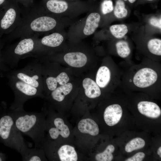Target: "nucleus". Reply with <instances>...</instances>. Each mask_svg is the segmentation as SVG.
Returning a JSON list of instances; mask_svg holds the SVG:
<instances>
[{"mask_svg":"<svg viewBox=\"0 0 161 161\" xmlns=\"http://www.w3.org/2000/svg\"><path fill=\"white\" fill-rule=\"evenodd\" d=\"M21 20L18 26L11 32L0 39V47L17 38L28 36L47 33L69 27L75 18L56 16L47 12L41 4L33 3L21 9Z\"/></svg>","mask_w":161,"mask_h":161,"instance_id":"f257e3e1","label":"nucleus"},{"mask_svg":"<svg viewBox=\"0 0 161 161\" xmlns=\"http://www.w3.org/2000/svg\"><path fill=\"white\" fill-rule=\"evenodd\" d=\"M6 0H0V9Z\"/></svg>","mask_w":161,"mask_h":161,"instance_id":"72a5a7b5","label":"nucleus"},{"mask_svg":"<svg viewBox=\"0 0 161 161\" xmlns=\"http://www.w3.org/2000/svg\"><path fill=\"white\" fill-rule=\"evenodd\" d=\"M64 0L68 1H77L78 0Z\"/></svg>","mask_w":161,"mask_h":161,"instance_id":"c9c22d12","label":"nucleus"},{"mask_svg":"<svg viewBox=\"0 0 161 161\" xmlns=\"http://www.w3.org/2000/svg\"><path fill=\"white\" fill-rule=\"evenodd\" d=\"M5 73L6 75L10 76L37 88L44 94L41 63L37 58L22 69H10Z\"/></svg>","mask_w":161,"mask_h":161,"instance_id":"1a4fd4ad","label":"nucleus"},{"mask_svg":"<svg viewBox=\"0 0 161 161\" xmlns=\"http://www.w3.org/2000/svg\"><path fill=\"white\" fill-rule=\"evenodd\" d=\"M160 79L157 71L150 66H145L135 71L129 80L135 88L145 89L153 87Z\"/></svg>","mask_w":161,"mask_h":161,"instance_id":"ddd939ff","label":"nucleus"},{"mask_svg":"<svg viewBox=\"0 0 161 161\" xmlns=\"http://www.w3.org/2000/svg\"><path fill=\"white\" fill-rule=\"evenodd\" d=\"M8 83L13 91L14 98L9 109L18 110L24 109L25 103L33 98H44L43 93L37 88L29 85L15 78L6 75Z\"/></svg>","mask_w":161,"mask_h":161,"instance_id":"0eeeda50","label":"nucleus"},{"mask_svg":"<svg viewBox=\"0 0 161 161\" xmlns=\"http://www.w3.org/2000/svg\"><path fill=\"white\" fill-rule=\"evenodd\" d=\"M124 1H128L130 3H133L135 2L136 0H123Z\"/></svg>","mask_w":161,"mask_h":161,"instance_id":"f704fd0d","label":"nucleus"},{"mask_svg":"<svg viewBox=\"0 0 161 161\" xmlns=\"http://www.w3.org/2000/svg\"><path fill=\"white\" fill-rule=\"evenodd\" d=\"M114 150V147L112 145H109L102 152L96 154L95 159L97 161H111L113 159L112 153Z\"/></svg>","mask_w":161,"mask_h":161,"instance_id":"4be33fe9","label":"nucleus"},{"mask_svg":"<svg viewBox=\"0 0 161 161\" xmlns=\"http://www.w3.org/2000/svg\"><path fill=\"white\" fill-rule=\"evenodd\" d=\"M145 144V141L140 137L134 138L128 143L125 147V150L127 152L143 148Z\"/></svg>","mask_w":161,"mask_h":161,"instance_id":"393cba45","label":"nucleus"},{"mask_svg":"<svg viewBox=\"0 0 161 161\" xmlns=\"http://www.w3.org/2000/svg\"><path fill=\"white\" fill-rule=\"evenodd\" d=\"M47 116L46 120V131L48 132L47 140L58 141L60 137L67 138L70 132L68 126L63 119L50 109L47 112Z\"/></svg>","mask_w":161,"mask_h":161,"instance_id":"f8f14e48","label":"nucleus"},{"mask_svg":"<svg viewBox=\"0 0 161 161\" xmlns=\"http://www.w3.org/2000/svg\"><path fill=\"white\" fill-rule=\"evenodd\" d=\"M39 36L31 35L20 38L17 42L7 45L1 50L2 60L10 69L16 67L21 59L30 57Z\"/></svg>","mask_w":161,"mask_h":161,"instance_id":"7ed1b4c3","label":"nucleus"},{"mask_svg":"<svg viewBox=\"0 0 161 161\" xmlns=\"http://www.w3.org/2000/svg\"><path fill=\"white\" fill-rule=\"evenodd\" d=\"M77 127L81 133L92 136L97 135L99 132L97 123L90 118H85L80 120L78 123Z\"/></svg>","mask_w":161,"mask_h":161,"instance_id":"6ab92c4d","label":"nucleus"},{"mask_svg":"<svg viewBox=\"0 0 161 161\" xmlns=\"http://www.w3.org/2000/svg\"><path fill=\"white\" fill-rule=\"evenodd\" d=\"M0 114V141L6 146L20 152L25 143L21 133L17 129L5 103H2Z\"/></svg>","mask_w":161,"mask_h":161,"instance_id":"20e7f679","label":"nucleus"},{"mask_svg":"<svg viewBox=\"0 0 161 161\" xmlns=\"http://www.w3.org/2000/svg\"><path fill=\"white\" fill-rule=\"evenodd\" d=\"M137 107L141 114L148 117L157 118L161 114L160 107L157 104L153 102L147 101H141L138 103Z\"/></svg>","mask_w":161,"mask_h":161,"instance_id":"a211bd4d","label":"nucleus"},{"mask_svg":"<svg viewBox=\"0 0 161 161\" xmlns=\"http://www.w3.org/2000/svg\"><path fill=\"white\" fill-rule=\"evenodd\" d=\"M145 154L142 152L137 153L132 157L128 158L126 161H142L145 157Z\"/></svg>","mask_w":161,"mask_h":161,"instance_id":"cd10ccee","label":"nucleus"},{"mask_svg":"<svg viewBox=\"0 0 161 161\" xmlns=\"http://www.w3.org/2000/svg\"><path fill=\"white\" fill-rule=\"evenodd\" d=\"M117 53L122 58H126L130 55L131 50L129 44L126 41L121 40L117 42L115 45Z\"/></svg>","mask_w":161,"mask_h":161,"instance_id":"412c9836","label":"nucleus"},{"mask_svg":"<svg viewBox=\"0 0 161 161\" xmlns=\"http://www.w3.org/2000/svg\"><path fill=\"white\" fill-rule=\"evenodd\" d=\"M109 30L112 35L116 38L123 37L128 32L127 26L124 24H117L111 26Z\"/></svg>","mask_w":161,"mask_h":161,"instance_id":"5701e85b","label":"nucleus"},{"mask_svg":"<svg viewBox=\"0 0 161 161\" xmlns=\"http://www.w3.org/2000/svg\"><path fill=\"white\" fill-rule=\"evenodd\" d=\"M15 0H6L0 9V39L12 32L21 20V9Z\"/></svg>","mask_w":161,"mask_h":161,"instance_id":"9d476101","label":"nucleus"},{"mask_svg":"<svg viewBox=\"0 0 161 161\" xmlns=\"http://www.w3.org/2000/svg\"><path fill=\"white\" fill-rule=\"evenodd\" d=\"M146 0L148 1H154V0Z\"/></svg>","mask_w":161,"mask_h":161,"instance_id":"e433bc0d","label":"nucleus"},{"mask_svg":"<svg viewBox=\"0 0 161 161\" xmlns=\"http://www.w3.org/2000/svg\"><path fill=\"white\" fill-rule=\"evenodd\" d=\"M151 24L153 26L161 28V18L153 17L151 18L149 20Z\"/></svg>","mask_w":161,"mask_h":161,"instance_id":"c85d7f7f","label":"nucleus"},{"mask_svg":"<svg viewBox=\"0 0 161 161\" xmlns=\"http://www.w3.org/2000/svg\"><path fill=\"white\" fill-rule=\"evenodd\" d=\"M82 86L86 96L93 99L99 97L101 94V89L95 81L92 79L86 78L82 81Z\"/></svg>","mask_w":161,"mask_h":161,"instance_id":"aec40b11","label":"nucleus"},{"mask_svg":"<svg viewBox=\"0 0 161 161\" xmlns=\"http://www.w3.org/2000/svg\"><path fill=\"white\" fill-rule=\"evenodd\" d=\"M114 74L112 69L106 65L99 67L96 72L95 80L97 85L101 89L108 87L112 83L113 84Z\"/></svg>","mask_w":161,"mask_h":161,"instance_id":"2eb2a0df","label":"nucleus"},{"mask_svg":"<svg viewBox=\"0 0 161 161\" xmlns=\"http://www.w3.org/2000/svg\"><path fill=\"white\" fill-rule=\"evenodd\" d=\"M73 88L72 83L68 82L59 86L45 98L51 102L52 107L56 108L63 101L66 96L70 93Z\"/></svg>","mask_w":161,"mask_h":161,"instance_id":"4468645a","label":"nucleus"},{"mask_svg":"<svg viewBox=\"0 0 161 161\" xmlns=\"http://www.w3.org/2000/svg\"><path fill=\"white\" fill-rule=\"evenodd\" d=\"M44 98L59 86L69 82V78L66 73L60 72L56 62H49L42 66Z\"/></svg>","mask_w":161,"mask_h":161,"instance_id":"9b49d317","label":"nucleus"},{"mask_svg":"<svg viewBox=\"0 0 161 161\" xmlns=\"http://www.w3.org/2000/svg\"><path fill=\"white\" fill-rule=\"evenodd\" d=\"M114 9L112 0H103L100 5V10L103 15H106L112 12Z\"/></svg>","mask_w":161,"mask_h":161,"instance_id":"bb28decb","label":"nucleus"},{"mask_svg":"<svg viewBox=\"0 0 161 161\" xmlns=\"http://www.w3.org/2000/svg\"><path fill=\"white\" fill-rule=\"evenodd\" d=\"M123 113L121 106L115 104L108 106L105 109L103 114L105 122L109 126H113L120 121Z\"/></svg>","mask_w":161,"mask_h":161,"instance_id":"dca6fc26","label":"nucleus"},{"mask_svg":"<svg viewBox=\"0 0 161 161\" xmlns=\"http://www.w3.org/2000/svg\"><path fill=\"white\" fill-rule=\"evenodd\" d=\"M19 153L22 160L24 161H41L46 160L45 153L42 148H29L26 145L22 147Z\"/></svg>","mask_w":161,"mask_h":161,"instance_id":"f3484780","label":"nucleus"},{"mask_svg":"<svg viewBox=\"0 0 161 161\" xmlns=\"http://www.w3.org/2000/svg\"><path fill=\"white\" fill-rule=\"evenodd\" d=\"M147 47L149 51L154 55H161V40L158 38L150 40L147 43Z\"/></svg>","mask_w":161,"mask_h":161,"instance_id":"b1692460","label":"nucleus"},{"mask_svg":"<svg viewBox=\"0 0 161 161\" xmlns=\"http://www.w3.org/2000/svg\"><path fill=\"white\" fill-rule=\"evenodd\" d=\"M9 110L17 129L21 133L32 139L35 147L42 148L46 139L44 132L46 129L44 112H27L24 109Z\"/></svg>","mask_w":161,"mask_h":161,"instance_id":"f03ea898","label":"nucleus"},{"mask_svg":"<svg viewBox=\"0 0 161 161\" xmlns=\"http://www.w3.org/2000/svg\"><path fill=\"white\" fill-rule=\"evenodd\" d=\"M18 3L22 4L24 7H27L33 3V0H15Z\"/></svg>","mask_w":161,"mask_h":161,"instance_id":"7c9ffc66","label":"nucleus"},{"mask_svg":"<svg viewBox=\"0 0 161 161\" xmlns=\"http://www.w3.org/2000/svg\"><path fill=\"white\" fill-rule=\"evenodd\" d=\"M157 154L158 155H159L160 157H161V147H160L159 148H158L157 152Z\"/></svg>","mask_w":161,"mask_h":161,"instance_id":"473e14b6","label":"nucleus"},{"mask_svg":"<svg viewBox=\"0 0 161 161\" xmlns=\"http://www.w3.org/2000/svg\"><path fill=\"white\" fill-rule=\"evenodd\" d=\"M41 4L49 13L72 18H75L78 16L88 12L93 8L90 2L79 0H42Z\"/></svg>","mask_w":161,"mask_h":161,"instance_id":"39448f33","label":"nucleus"},{"mask_svg":"<svg viewBox=\"0 0 161 161\" xmlns=\"http://www.w3.org/2000/svg\"><path fill=\"white\" fill-rule=\"evenodd\" d=\"M6 158V156L4 154L0 153V161H5Z\"/></svg>","mask_w":161,"mask_h":161,"instance_id":"2f4dec72","label":"nucleus"},{"mask_svg":"<svg viewBox=\"0 0 161 161\" xmlns=\"http://www.w3.org/2000/svg\"><path fill=\"white\" fill-rule=\"evenodd\" d=\"M67 33L64 29L58 30L38 38L30 57L35 58L54 54L60 50L66 43Z\"/></svg>","mask_w":161,"mask_h":161,"instance_id":"6e6552de","label":"nucleus"},{"mask_svg":"<svg viewBox=\"0 0 161 161\" xmlns=\"http://www.w3.org/2000/svg\"><path fill=\"white\" fill-rule=\"evenodd\" d=\"M93 8L87 12L85 16L76 20L69 27L67 32L68 41L80 42L95 32L99 26L101 16Z\"/></svg>","mask_w":161,"mask_h":161,"instance_id":"423d86ee","label":"nucleus"},{"mask_svg":"<svg viewBox=\"0 0 161 161\" xmlns=\"http://www.w3.org/2000/svg\"><path fill=\"white\" fill-rule=\"evenodd\" d=\"M2 49L0 47V72L1 73L7 72L10 69L3 62L2 59Z\"/></svg>","mask_w":161,"mask_h":161,"instance_id":"c756f323","label":"nucleus"},{"mask_svg":"<svg viewBox=\"0 0 161 161\" xmlns=\"http://www.w3.org/2000/svg\"><path fill=\"white\" fill-rule=\"evenodd\" d=\"M114 16L118 18L126 17L128 14V10L126 8V5L123 0H117L114 9Z\"/></svg>","mask_w":161,"mask_h":161,"instance_id":"a878e982","label":"nucleus"},{"mask_svg":"<svg viewBox=\"0 0 161 161\" xmlns=\"http://www.w3.org/2000/svg\"><path fill=\"white\" fill-rule=\"evenodd\" d=\"M89 0L90 1V0Z\"/></svg>","mask_w":161,"mask_h":161,"instance_id":"4c0bfd02","label":"nucleus"}]
</instances>
